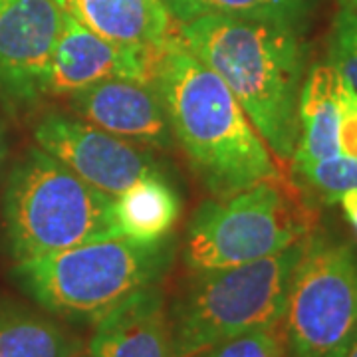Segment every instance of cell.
<instances>
[{"label":"cell","mask_w":357,"mask_h":357,"mask_svg":"<svg viewBox=\"0 0 357 357\" xmlns=\"http://www.w3.org/2000/svg\"><path fill=\"white\" fill-rule=\"evenodd\" d=\"M149 82L157 89L173 137L192 173L217 199L280 175L268 149L227 84L177 34L155 46Z\"/></svg>","instance_id":"1"},{"label":"cell","mask_w":357,"mask_h":357,"mask_svg":"<svg viewBox=\"0 0 357 357\" xmlns=\"http://www.w3.org/2000/svg\"><path fill=\"white\" fill-rule=\"evenodd\" d=\"M177 36L227 84L272 155L280 163H290L307 70L302 30L268 20L204 14L178 22Z\"/></svg>","instance_id":"2"},{"label":"cell","mask_w":357,"mask_h":357,"mask_svg":"<svg viewBox=\"0 0 357 357\" xmlns=\"http://www.w3.org/2000/svg\"><path fill=\"white\" fill-rule=\"evenodd\" d=\"M173 256L171 236L155 243L112 236L20 260L13 278L46 312L96 324L126 298L159 284Z\"/></svg>","instance_id":"3"},{"label":"cell","mask_w":357,"mask_h":357,"mask_svg":"<svg viewBox=\"0 0 357 357\" xmlns=\"http://www.w3.org/2000/svg\"><path fill=\"white\" fill-rule=\"evenodd\" d=\"M4 227L14 262L121 236L114 199L40 147H30L8 173Z\"/></svg>","instance_id":"4"},{"label":"cell","mask_w":357,"mask_h":357,"mask_svg":"<svg viewBox=\"0 0 357 357\" xmlns=\"http://www.w3.org/2000/svg\"><path fill=\"white\" fill-rule=\"evenodd\" d=\"M316 225L307 192L280 173L204 201L189 222L183 262L191 272L248 264L304 241Z\"/></svg>","instance_id":"5"},{"label":"cell","mask_w":357,"mask_h":357,"mask_svg":"<svg viewBox=\"0 0 357 357\" xmlns=\"http://www.w3.org/2000/svg\"><path fill=\"white\" fill-rule=\"evenodd\" d=\"M306 238L248 264L191 272L169 307L175 357H197L238 333L282 324Z\"/></svg>","instance_id":"6"},{"label":"cell","mask_w":357,"mask_h":357,"mask_svg":"<svg viewBox=\"0 0 357 357\" xmlns=\"http://www.w3.org/2000/svg\"><path fill=\"white\" fill-rule=\"evenodd\" d=\"M357 326V246L312 232L288 284L290 357H333Z\"/></svg>","instance_id":"7"},{"label":"cell","mask_w":357,"mask_h":357,"mask_svg":"<svg viewBox=\"0 0 357 357\" xmlns=\"http://www.w3.org/2000/svg\"><path fill=\"white\" fill-rule=\"evenodd\" d=\"M34 141L40 149L112 199L139 178L163 175L155 155L139 143L112 135L76 115L60 112L42 115L34 126Z\"/></svg>","instance_id":"8"},{"label":"cell","mask_w":357,"mask_h":357,"mask_svg":"<svg viewBox=\"0 0 357 357\" xmlns=\"http://www.w3.org/2000/svg\"><path fill=\"white\" fill-rule=\"evenodd\" d=\"M64 14L62 0H0V102L24 107L48 96Z\"/></svg>","instance_id":"9"},{"label":"cell","mask_w":357,"mask_h":357,"mask_svg":"<svg viewBox=\"0 0 357 357\" xmlns=\"http://www.w3.org/2000/svg\"><path fill=\"white\" fill-rule=\"evenodd\" d=\"M155 46H133L103 38L66 13L52 54L46 89L52 96H70L105 79L149 82Z\"/></svg>","instance_id":"10"},{"label":"cell","mask_w":357,"mask_h":357,"mask_svg":"<svg viewBox=\"0 0 357 357\" xmlns=\"http://www.w3.org/2000/svg\"><path fill=\"white\" fill-rule=\"evenodd\" d=\"M72 112L121 139L157 149L175 145L163 102L151 82L105 79L68 96Z\"/></svg>","instance_id":"11"},{"label":"cell","mask_w":357,"mask_h":357,"mask_svg":"<svg viewBox=\"0 0 357 357\" xmlns=\"http://www.w3.org/2000/svg\"><path fill=\"white\" fill-rule=\"evenodd\" d=\"M86 349L91 357H175L159 284L129 296L98 319Z\"/></svg>","instance_id":"12"},{"label":"cell","mask_w":357,"mask_h":357,"mask_svg":"<svg viewBox=\"0 0 357 357\" xmlns=\"http://www.w3.org/2000/svg\"><path fill=\"white\" fill-rule=\"evenodd\" d=\"M66 13L103 38L155 46L171 34L165 0H62Z\"/></svg>","instance_id":"13"},{"label":"cell","mask_w":357,"mask_h":357,"mask_svg":"<svg viewBox=\"0 0 357 357\" xmlns=\"http://www.w3.org/2000/svg\"><path fill=\"white\" fill-rule=\"evenodd\" d=\"M337 72L330 62L306 70L298 102V143L290 165L321 161L340 153Z\"/></svg>","instance_id":"14"},{"label":"cell","mask_w":357,"mask_h":357,"mask_svg":"<svg viewBox=\"0 0 357 357\" xmlns=\"http://www.w3.org/2000/svg\"><path fill=\"white\" fill-rule=\"evenodd\" d=\"M181 217V199L163 175L135 181L114 199L115 227L137 243L163 241Z\"/></svg>","instance_id":"15"},{"label":"cell","mask_w":357,"mask_h":357,"mask_svg":"<svg viewBox=\"0 0 357 357\" xmlns=\"http://www.w3.org/2000/svg\"><path fill=\"white\" fill-rule=\"evenodd\" d=\"M84 344L54 319L20 306H0V357H66Z\"/></svg>","instance_id":"16"},{"label":"cell","mask_w":357,"mask_h":357,"mask_svg":"<svg viewBox=\"0 0 357 357\" xmlns=\"http://www.w3.org/2000/svg\"><path fill=\"white\" fill-rule=\"evenodd\" d=\"M318 0H165L171 18L187 22L204 14L255 18L304 30Z\"/></svg>","instance_id":"17"},{"label":"cell","mask_w":357,"mask_h":357,"mask_svg":"<svg viewBox=\"0 0 357 357\" xmlns=\"http://www.w3.org/2000/svg\"><path fill=\"white\" fill-rule=\"evenodd\" d=\"M294 181L326 203H335L342 192L357 189V159L337 153L321 161L292 165Z\"/></svg>","instance_id":"18"},{"label":"cell","mask_w":357,"mask_h":357,"mask_svg":"<svg viewBox=\"0 0 357 357\" xmlns=\"http://www.w3.org/2000/svg\"><path fill=\"white\" fill-rule=\"evenodd\" d=\"M197 357H290L282 324L238 333Z\"/></svg>","instance_id":"19"},{"label":"cell","mask_w":357,"mask_h":357,"mask_svg":"<svg viewBox=\"0 0 357 357\" xmlns=\"http://www.w3.org/2000/svg\"><path fill=\"white\" fill-rule=\"evenodd\" d=\"M328 62L357 91V16L337 8L328 36Z\"/></svg>","instance_id":"20"},{"label":"cell","mask_w":357,"mask_h":357,"mask_svg":"<svg viewBox=\"0 0 357 357\" xmlns=\"http://www.w3.org/2000/svg\"><path fill=\"white\" fill-rule=\"evenodd\" d=\"M335 203H340L345 220L349 222V227L357 234V189H349V191L342 192Z\"/></svg>","instance_id":"21"},{"label":"cell","mask_w":357,"mask_h":357,"mask_svg":"<svg viewBox=\"0 0 357 357\" xmlns=\"http://www.w3.org/2000/svg\"><path fill=\"white\" fill-rule=\"evenodd\" d=\"M333 357H357V326L351 335L347 337V342L337 349V354Z\"/></svg>","instance_id":"22"},{"label":"cell","mask_w":357,"mask_h":357,"mask_svg":"<svg viewBox=\"0 0 357 357\" xmlns=\"http://www.w3.org/2000/svg\"><path fill=\"white\" fill-rule=\"evenodd\" d=\"M337 8H344L347 13L357 16V0H337Z\"/></svg>","instance_id":"23"},{"label":"cell","mask_w":357,"mask_h":357,"mask_svg":"<svg viewBox=\"0 0 357 357\" xmlns=\"http://www.w3.org/2000/svg\"><path fill=\"white\" fill-rule=\"evenodd\" d=\"M6 157V131H4V126L0 121V163L4 161Z\"/></svg>","instance_id":"24"},{"label":"cell","mask_w":357,"mask_h":357,"mask_svg":"<svg viewBox=\"0 0 357 357\" xmlns=\"http://www.w3.org/2000/svg\"><path fill=\"white\" fill-rule=\"evenodd\" d=\"M66 357H91V356H89L86 347H79V349H76L74 354H70V356H66Z\"/></svg>","instance_id":"25"}]
</instances>
